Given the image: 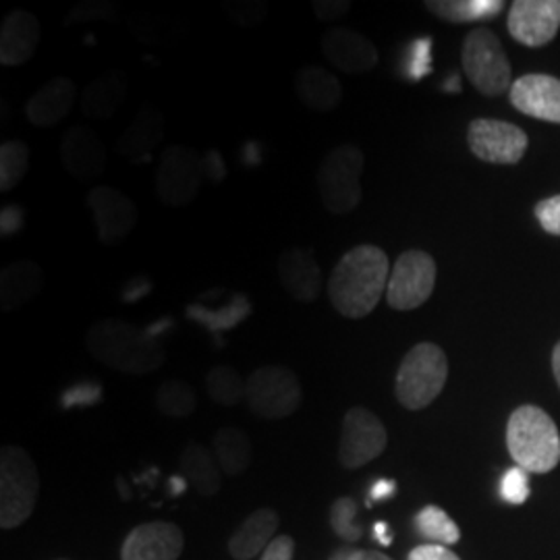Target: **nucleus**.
Masks as SVG:
<instances>
[{
	"label": "nucleus",
	"instance_id": "4c0bfd02",
	"mask_svg": "<svg viewBox=\"0 0 560 560\" xmlns=\"http://www.w3.org/2000/svg\"><path fill=\"white\" fill-rule=\"evenodd\" d=\"M536 219L546 233L560 237V194L536 203Z\"/></svg>",
	"mask_w": 560,
	"mask_h": 560
},
{
	"label": "nucleus",
	"instance_id": "423d86ee",
	"mask_svg": "<svg viewBox=\"0 0 560 560\" xmlns=\"http://www.w3.org/2000/svg\"><path fill=\"white\" fill-rule=\"evenodd\" d=\"M361 173L363 152L353 143H345L330 150L322 161L316 183L322 206L335 214H351L361 203Z\"/></svg>",
	"mask_w": 560,
	"mask_h": 560
},
{
	"label": "nucleus",
	"instance_id": "7ed1b4c3",
	"mask_svg": "<svg viewBox=\"0 0 560 560\" xmlns=\"http://www.w3.org/2000/svg\"><path fill=\"white\" fill-rule=\"evenodd\" d=\"M506 448L527 474H548L560 463L559 428L540 407L521 405L506 423Z\"/></svg>",
	"mask_w": 560,
	"mask_h": 560
},
{
	"label": "nucleus",
	"instance_id": "a18cd8bd",
	"mask_svg": "<svg viewBox=\"0 0 560 560\" xmlns=\"http://www.w3.org/2000/svg\"><path fill=\"white\" fill-rule=\"evenodd\" d=\"M395 481L390 480H378L372 486V501H386L390 497H395Z\"/></svg>",
	"mask_w": 560,
	"mask_h": 560
},
{
	"label": "nucleus",
	"instance_id": "4468645a",
	"mask_svg": "<svg viewBox=\"0 0 560 560\" xmlns=\"http://www.w3.org/2000/svg\"><path fill=\"white\" fill-rule=\"evenodd\" d=\"M515 40L540 48L557 38L560 30V0H515L506 20Z\"/></svg>",
	"mask_w": 560,
	"mask_h": 560
},
{
	"label": "nucleus",
	"instance_id": "a211bd4d",
	"mask_svg": "<svg viewBox=\"0 0 560 560\" xmlns=\"http://www.w3.org/2000/svg\"><path fill=\"white\" fill-rule=\"evenodd\" d=\"M511 104L527 117L560 125V80L544 73H529L509 90Z\"/></svg>",
	"mask_w": 560,
	"mask_h": 560
},
{
	"label": "nucleus",
	"instance_id": "9d476101",
	"mask_svg": "<svg viewBox=\"0 0 560 560\" xmlns=\"http://www.w3.org/2000/svg\"><path fill=\"white\" fill-rule=\"evenodd\" d=\"M436 261L420 249L400 254L386 287V301L397 312L418 310L432 298L436 287Z\"/></svg>",
	"mask_w": 560,
	"mask_h": 560
},
{
	"label": "nucleus",
	"instance_id": "f704fd0d",
	"mask_svg": "<svg viewBox=\"0 0 560 560\" xmlns=\"http://www.w3.org/2000/svg\"><path fill=\"white\" fill-rule=\"evenodd\" d=\"M117 11H119L117 4L108 0H83L67 13L65 25H88L98 21H113L117 18Z\"/></svg>",
	"mask_w": 560,
	"mask_h": 560
},
{
	"label": "nucleus",
	"instance_id": "58836bf2",
	"mask_svg": "<svg viewBox=\"0 0 560 560\" xmlns=\"http://www.w3.org/2000/svg\"><path fill=\"white\" fill-rule=\"evenodd\" d=\"M351 9L349 0H314L312 11L322 23H337Z\"/></svg>",
	"mask_w": 560,
	"mask_h": 560
},
{
	"label": "nucleus",
	"instance_id": "f3484780",
	"mask_svg": "<svg viewBox=\"0 0 560 560\" xmlns=\"http://www.w3.org/2000/svg\"><path fill=\"white\" fill-rule=\"evenodd\" d=\"M60 161L75 179H98L106 171V150L96 131L75 125L60 140Z\"/></svg>",
	"mask_w": 560,
	"mask_h": 560
},
{
	"label": "nucleus",
	"instance_id": "79ce46f5",
	"mask_svg": "<svg viewBox=\"0 0 560 560\" xmlns=\"http://www.w3.org/2000/svg\"><path fill=\"white\" fill-rule=\"evenodd\" d=\"M407 560H460L455 552H451L446 546L441 544H421L416 546Z\"/></svg>",
	"mask_w": 560,
	"mask_h": 560
},
{
	"label": "nucleus",
	"instance_id": "2eb2a0df",
	"mask_svg": "<svg viewBox=\"0 0 560 560\" xmlns=\"http://www.w3.org/2000/svg\"><path fill=\"white\" fill-rule=\"evenodd\" d=\"M185 538L179 525L168 521L141 523L122 541L120 560H177Z\"/></svg>",
	"mask_w": 560,
	"mask_h": 560
},
{
	"label": "nucleus",
	"instance_id": "c03bdc74",
	"mask_svg": "<svg viewBox=\"0 0 560 560\" xmlns=\"http://www.w3.org/2000/svg\"><path fill=\"white\" fill-rule=\"evenodd\" d=\"M328 560H393L376 550H360V548H339Z\"/></svg>",
	"mask_w": 560,
	"mask_h": 560
},
{
	"label": "nucleus",
	"instance_id": "c756f323",
	"mask_svg": "<svg viewBox=\"0 0 560 560\" xmlns=\"http://www.w3.org/2000/svg\"><path fill=\"white\" fill-rule=\"evenodd\" d=\"M245 384L240 372L229 365H214L206 374V390L210 399L222 407H235L241 400H245Z\"/></svg>",
	"mask_w": 560,
	"mask_h": 560
},
{
	"label": "nucleus",
	"instance_id": "c9c22d12",
	"mask_svg": "<svg viewBox=\"0 0 560 560\" xmlns=\"http://www.w3.org/2000/svg\"><path fill=\"white\" fill-rule=\"evenodd\" d=\"M224 13L240 27H256L266 18L268 7L261 0H235L224 2Z\"/></svg>",
	"mask_w": 560,
	"mask_h": 560
},
{
	"label": "nucleus",
	"instance_id": "cd10ccee",
	"mask_svg": "<svg viewBox=\"0 0 560 560\" xmlns=\"http://www.w3.org/2000/svg\"><path fill=\"white\" fill-rule=\"evenodd\" d=\"M212 453L226 476H241L252 465V442L243 430L233 425H224L214 434Z\"/></svg>",
	"mask_w": 560,
	"mask_h": 560
},
{
	"label": "nucleus",
	"instance_id": "6e6552de",
	"mask_svg": "<svg viewBox=\"0 0 560 560\" xmlns=\"http://www.w3.org/2000/svg\"><path fill=\"white\" fill-rule=\"evenodd\" d=\"M303 390L293 370L264 365L249 374L245 402L261 420H284L300 409Z\"/></svg>",
	"mask_w": 560,
	"mask_h": 560
},
{
	"label": "nucleus",
	"instance_id": "2f4dec72",
	"mask_svg": "<svg viewBox=\"0 0 560 560\" xmlns=\"http://www.w3.org/2000/svg\"><path fill=\"white\" fill-rule=\"evenodd\" d=\"M30 168V148L23 141H2L0 145V191L20 185Z\"/></svg>",
	"mask_w": 560,
	"mask_h": 560
},
{
	"label": "nucleus",
	"instance_id": "412c9836",
	"mask_svg": "<svg viewBox=\"0 0 560 560\" xmlns=\"http://www.w3.org/2000/svg\"><path fill=\"white\" fill-rule=\"evenodd\" d=\"M75 104V83L59 75L46 81L40 90L32 94V98L25 104L27 120L36 127H55L65 119Z\"/></svg>",
	"mask_w": 560,
	"mask_h": 560
},
{
	"label": "nucleus",
	"instance_id": "a19ab883",
	"mask_svg": "<svg viewBox=\"0 0 560 560\" xmlns=\"http://www.w3.org/2000/svg\"><path fill=\"white\" fill-rule=\"evenodd\" d=\"M295 540L291 536H277L266 546L260 560H293Z\"/></svg>",
	"mask_w": 560,
	"mask_h": 560
},
{
	"label": "nucleus",
	"instance_id": "393cba45",
	"mask_svg": "<svg viewBox=\"0 0 560 560\" xmlns=\"http://www.w3.org/2000/svg\"><path fill=\"white\" fill-rule=\"evenodd\" d=\"M44 287V272L36 261L21 260L9 264L0 272V307L13 312L36 300Z\"/></svg>",
	"mask_w": 560,
	"mask_h": 560
},
{
	"label": "nucleus",
	"instance_id": "9b49d317",
	"mask_svg": "<svg viewBox=\"0 0 560 560\" xmlns=\"http://www.w3.org/2000/svg\"><path fill=\"white\" fill-rule=\"evenodd\" d=\"M386 444V428L370 409L358 405L345 413L339 444V460L345 469H360L378 459Z\"/></svg>",
	"mask_w": 560,
	"mask_h": 560
},
{
	"label": "nucleus",
	"instance_id": "c85d7f7f",
	"mask_svg": "<svg viewBox=\"0 0 560 560\" xmlns=\"http://www.w3.org/2000/svg\"><path fill=\"white\" fill-rule=\"evenodd\" d=\"M502 0H428L425 9L446 23H476L501 15Z\"/></svg>",
	"mask_w": 560,
	"mask_h": 560
},
{
	"label": "nucleus",
	"instance_id": "473e14b6",
	"mask_svg": "<svg viewBox=\"0 0 560 560\" xmlns=\"http://www.w3.org/2000/svg\"><path fill=\"white\" fill-rule=\"evenodd\" d=\"M196 390L183 381L162 382L156 393V407L168 418H187L196 409Z\"/></svg>",
	"mask_w": 560,
	"mask_h": 560
},
{
	"label": "nucleus",
	"instance_id": "aec40b11",
	"mask_svg": "<svg viewBox=\"0 0 560 560\" xmlns=\"http://www.w3.org/2000/svg\"><path fill=\"white\" fill-rule=\"evenodd\" d=\"M40 21L25 11H11L0 27V62L4 67H20L34 57L40 42Z\"/></svg>",
	"mask_w": 560,
	"mask_h": 560
},
{
	"label": "nucleus",
	"instance_id": "ea45409f",
	"mask_svg": "<svg viewBox=\"0 0 560 560\" xmlns=\"http://www.w3.org/2000/svg\"><path fill=\"white\" fill-rule=\"evenodd\" d=\"M411 62H409V73L411 78L420 80L430 71V40H418L411 48Z\"/></svg>",
	"mask_w": 560,
	"mask_h": 560
},
{
	"label": "nucleus",
	"instance_id": "7c9ffc66",
	"mask_svg": "<svg viewBox=\"0 0 560 560\" xmlns=\"http://www.w3.org/2000/svg\"><path fill=\"white\" fill-rule=\"evenodd\" d=\"M416 529L421 538L436 541L441 546H451L460 540L459 525L446 515L444 509L434 504L423 506L416 515Z\"/></svg>",
	"mask_w": 560,
	"mask_h": 560
},
{
	"label": "nucleus",
	"instance_id": "20e7f679",
	"mask_svg": "<svg viewBox=\"0 0 560 560\" xmlns=\"http://www.w3.org/2000/svg\"><path fill=\"white\" fill-rule=\"evenodd\" d=\"M40 497V476L21 446L7 444L0 451V527L15 529L36 509Z\"/></svg>",
	"mask_w": 560,
	"mask_h": 560
},
{
	"label": "nucleus",
	"instance_id": "dca6fc26",
	"mask_svg": "<svg viewBox=\"0 0 560 560\" xmlns=\"http://www.w3.org/2000/svg\"><path fill=\"white\" fill-rule=\"evenodd\" d=\"M320 46L328 62L349 75L372 71L381 59L374 42L349 27H330L322 36Z\"/></svg>",
	"mask_w": 560,
	"mask_h": 560
},
{
	"label": "nucleus",
	"instance_id": "f8f14e48",
	"mask_svg": "<svg viewBox=\"0 0 560 560\" xmlns=\"http://www.w3.org/2000/svg\"><path fill=\"white\" fill-rule=\"evenodd\" d=\"M467 145L476 159L490 164H517L525 156L529 140L513 122L476 119L467 129Z\"/></svg>",
	"mask_w": 560,
	"mask_h": 560
},
{
	"label": "nucleus",
	"instance_id": "6ab92c4d",
	"mask_svg": "<svg viewBox=\"0 0 560 560\" xmlns=\"http://www.w3.org/2000/svg\"><path fill=\"white\" fill-rule=\"evenodd\" d=\"M277 272L280 284L293 300L312 303L320 298L324 279L320 266L312 256V252H305L300 247L282 252L277 261Z\"/></svg>",
	"mask_w": 560,
	"mask_h": 560
},
{
	"label": "nucleus",
	"instance_id": "09e8293b",
	"mask_svg": "<svg viewBox=\"0 0 560 560\" xmlns=\"http://www.w3.org/2000/svg\"><path fill=\"white\" fill-rule=\"evenodd\" d=\"M446 90H448V92H459V90H460L459 78H453V80L448 81V85H446Z\"/></svg>",
	"mask_w": 560,
	"mask_h": 560
},
{
	"label": "nucleus",
	"instance_id": "4be33fe9",
	"mask_svg": "<svg viewBox=\"0 0 560 560\" xmlns=\"http://www.w3.org/2000/svg\"><path fill=\"white\" fill-rule=\"evenodd\" d=\"M164 138V119L159 108L141 106L117 143V152L131 162L145 161Z\"/></svg>",
	"mask_w": 560,
	"mask_h": 560
},
{
	"label": "nucleus",
	"instance_id": "b1692460",
	"mask_svg": "<svg viewBox=\"0 0 560 560\" xmlns=\"http://www.w3.org/2000/svg\"><path fill=\"white\" fill-rule=\"evenodd\" d=\"M279 513L275 509H258L241 523L229 540V552L235 560L256 559L275 540L279 529Z\"/></svg>",
	"mask_w": 560,
	"mask_h": 560
},
{
	"label": "nucleus",
	"instance_id": "49530a36",
	"mask_svg": "<svg viewBox=\"0 0 560 560\" xmlns=\"http://www.w3.org/2000/svg\"><path fill=\"white\" fill-rule=\"evenodd\" d=\"M374 534H376V538L381 541L382 546H390L393 544V536L388 534V529H386V523H376V527H374Z\"/></svg>",
	"mask_w": 560,
	"mask_h": 560
},
{
	"label": "nucleus",
	"instance_id": "72a5a7b5",
	"mask_svg": "<svg viewBox=\"0 0 560 560\" xmlns=\"http://www.w3.org/2000/svg\"><path fill=\"white\" fill-rule=\"evenodd\" d=\"M330 527L339 536L340 540L360 541L363 538V527L358 521V502L349 497H342L335 501L330 509Z\"/></svg>",
	"mask_w": 560,
	"mask_h": 560
},
{
	"label": "nucleus",
	"instance_id": "39448f33",
	"mask_svg": "<svg viewBox=\"0 0 560 560\" xmlns=\"http://www.w3.org/2000/svg\"><path fill=\"white\" fill-rule=\"evenodd\" d=\"M448 378V360L439 345L420 342L400 361L395 395L409 411H420L439 395Z\"/></svg>",
	"mask_w": 560,
	"mask_h": 560
},
{
	"label": "nucleus",
	"instance_id": "0eeeda50",
	"mask_svg": "<svg viewBox=\"0 0 560 560\" xmlns=\"http://www.w3.org/2000/svg\"><path fill=\"white\" fill-rule=\"evenodd\" d=\"M460 62L469 83L483 96H501L513 85L509 57L488 27H476L465 36Z\"/></svg>",
	"mask_w": 560,
	"mask_h": 560
},
{
	"label": "nucleus",
	"instance_id": "f257e3e1",
	"mask_svg": "<svg viewBox=\"0 0 560 560\" xmlns=\"http://www.w3.org/2000/svg\"><path fill=\"white\" fill-rule=\"evenodd\" d=\"M390 279L388 256L376 245L349 249L328 279V298L340 316L361 320L374 312Z\"/></svg>",
	"mask_w": 560,
	"mask_h": 560
},
{
	"label": "nucleus",
	"instance_id": "1a4fd4ad",
	"mask_svg": "<svg viewBox=\"0 0 560 560\" xmlns=\"http://www.w3.org/2000/svg\"><path fill=\"white\" fill-rule=\"evenodd\" d=\"M206 179L201 154L187 145H166L156 171V194L164 206L183 208L196 200Z\"/></svg>",
	"mask_w": 560,
	"mask_h": 560
},
{
	"label": "nucleus",
	"instance_id": "e433bc0d",
	"mask_svg": "<svg viewBox=\"0 0 560 560\" xmlns=\"http://www.w3.org/2000/svg\"><path fill=\"white\" fill-rule=\"evenodd\" d=\"M501 492L504 501L523 504L529 499V474L521 469L520 465L511 467L502 478Z\"/></svg>",
	"mask_w": 560,
	"mask_h": 560
},
{
	"label": "nucleus",
	"instance_id": "ddd939ff",
	"mask_svg": "<svg viewBox=\"0 0 560 560\" xmlns=\"http://www.w3.org/2000/svg\"><path fill=\"white\" fill-rule=\"evenodd\" d=\"M88 208L92 210L98 240L106 245L125 240L138 224V206L117 187H94L88 194Z\"/></svg>",
	"mask_w": 560,
	"mask_h": 560
},
{
	"label": "nucleus",
	"instance_id": "bb28decb",
	"mask_svg": "<svg viewBox=\"0 0 560 560\" xmlns=\"http://www.w3.org/2000/svg\"><path fill=\"white\" fill-rule=\"evenodd\" d=\"M183 478L194 486L200 497H214L222 488V469L212 451L198 442H189L179 459Z\"/></svg>",
	"mask_w": 560,
	"mask_h": 560
},
{
	"label": "nucleus",
	"instance_id": "de8ad7c7",
	"mask_svg": "<svg viewBox=\"0 0 560 560\" xmlns=\"http://www.w3.org/2000/svg\"><path fill=\"white\" fill-rule=\"evenodd\" d=\"M552 372H555V378H557L560 388V340L557 342L555 351H552Z\"/></svg>",
	"mask_w": 560,
	"mask_h": 560
},
{
	"label": "nucleus",
	"instance_id": "5701e85b",
	"mask_svg": "<svg viewBox=\"0 0 560 560\" xmlns=\"http://www.w3.org/2000/svg\"><path fill=\"white\" fill-rule=\"evenodd\" d=\"M295 94L314 113H332L342 101L339 78L318 65H305L295 75Z\"/></svg>",
	"mask_w": 560,
	"mask_h": 560
},
{
	"label": "nucleus",
	"instance_id": "a878e982",
	"mask_svg": "<svg viewBox=\"0 0 560 560\" xmlns=\"http://www.w3.org/2000/svg\"><path fill=\"white\" fill-rule=\"evenodd\" d=\"M127 96V80L119 71L104 73L90 81L81 94L83 117L94 120L110 119Z\"/></svg>",
	"mask_w": 560,
	"mask_h": 560
},
{
	"label": "nucleus",
	"instance_id": "f03ea898",
	"mask_svg": "<svg viewBox=\"0 0 560 560\" xmlns=\"http://www.w3.org/2000/svg\"><path fill=\"white\" fill-rule=\"evenodd\" d=\"M88 351L102 365L129 376H145L166 363L161 340L119 318L96 322L88 330Z\"/></svg>",
	"mask_w": 560,
	"mask_h": 560
},
{
	"label": "nucleus",
	"instance_id": "37998d69",
	"mask_svg": "<svg viewBox=\"0 0 560 560\" xmlns=\"http://www.w3.org/2000/svg\"><path fill=\"white\" fill-rule=\"evenodd\" d=\"M23 221H25V214H23L20 206L2 208V212H0V235L9 237V235L18 233Z\"/></svg>",
	"mask_w": 560,
	"mask_h": 560
}]
</instances>
